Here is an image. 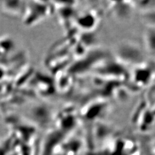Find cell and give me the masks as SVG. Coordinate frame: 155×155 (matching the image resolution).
<instances>
[{
  "instance_id": "cell-1",
  "label": "cell",
  "mask_w": 155,
  "mask_h": 155,
  "mask_svg": "<svg viewBox=\"0 0 155 155\" xmlns=\"http://www.w3.org/2000/svg\"><path fill=\"white\" fill-rule=\"evenodd\" d=\"M145 48L151 55L155 56V26H150L144 34Z\"/></svg>"
}]
</instances>
